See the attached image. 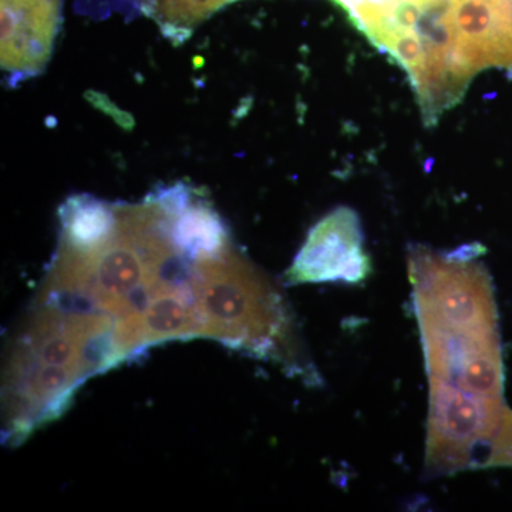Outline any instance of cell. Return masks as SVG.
<instances>
[{
    "label": "cell",
    "instance_id": "1",
    "mask_svg": "<svg viewBox=\"0 0 512 512\" xmlns=\"http://www.w3.org/2000/svg\"><path fill=\"white\" fill-rule=\"evenodd\" d=\"M420 326L451 335H498L497 306L490 275L474 258L439 255L421 245L409 252Z\"/></svg>",
    "mask_w": 512,
    "mask_h": 512
},
{
    "label": "cell",
    "instance_id": "2",
    "mask_svg": "<svg viewBox=\"0 0 512 512\" xmlns=\"http://www.w3.org/2000/svg\"><path fill=\"white\" fill-rule=\"evenodd\" d=\"M504 409L503 397L476 396L430 379L429 473L441 476L485 468Z\"/></svg>",
    "mask_w": 512,
    "mask_h": 512
},
{
    "label": "cell",
    "instance_id": "3",
    "mask_svg": "<svg viewBox=\"0 0 512 512\" xmlns=\"http://www.w3.org/2000/svg\"><path fill=\"white\" fill-rule=\"evenodd\" d=\"M359 215L352 208L329 212L309 232L305 244L286 272L291 285L346 282L359 284L372 272L365 252Z\"/></svg>",
    "mask_w": 512,
    "mask_h": 512
},
{
    "label": "cell",
    "instance_id": "4",
    "mask_svg": "<svg viewBox=\"0 0 512 512\" xmlns=\"http://www.w3.org/2000/svg\"><path fill=\"white\" fill-rule=\"evenodd\" d=\"M62 8L63 0H2V70L9 86L45 72Z\"/></svg>",
    "mask_w": 512,
    "mask_h": 512
},
{
    "label": "cell",
    "instance_id": "5",
    "mask_svg": "<svg viewBox=\"0 0 512 512\" xmlns=\"http://www.w3.org/2000/svg\"><path fill=\"white\" fill-rule=\"evenodd\" d=\"M454 52L471 77L491 67L512 72V0H451Z\"/></svg>",
    "mask_w": 512,
    "mask_h": 512
},
{
    "label": "cell",
    "instance_id": "6",
    "mask_svg": "<svg viewBox=\"0 0 512 512\" xmlns=\"http://www.w3.org/2000/svg\"><path fill=\"white\" fill-rule=\"evenodd\" d=\"M141 12L160 26L164 35L185 39L212 13L235 0H137Z\"/></svg>",
    "mask_w": 512,
    "mask_h": 512
},
{
    "label": "cell",
    "instance_id": "7",
    "mask_svg": "<svg viewBox=\"0 0 512 512\" xmlns=\"http://www.w3.org/2000/svg\"><path fill=\"white\" fill-rule=\"evenodd\" d=\"M512 467V412L505 407L485 468Z\"/></svg>",
    "mask_w": 512,
    "mask_h": 512
}]
</instances>
